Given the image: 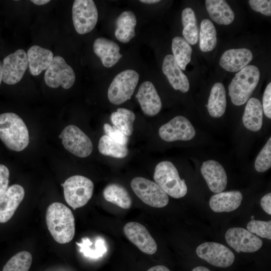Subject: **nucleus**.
Here are the masks:
<instances>
[{"instance_id": "obj_2", "label": "nucleus", "mask_w": 271, "mask_h": 271, "mask_svg": "<svg viewBox=\"0 0 271 271\" xmlns=\"http://www.w3.org/2000/svg\"><path fill=\"white\" fill-rule=\"evenodd\" d=\"M0 139L10 149L20 152L29 143L28 129L17 114L7 112L0 114Z\"/></svg>"}, {"instance_id": "obj_44", "label": "nucleus", "mask_w": 271, "mask_h": 271, "mask_svg": "<svg viewBox=\"0 0 271 271\" xmlns=\"http://www.w3.org/2000/svg\"><path fill=\"white\" fill-rule=\"evenodd\" d=\"M31 2L38 6L45 5L50 2V0H32Z\"/></svg>"}, {"instance_id": "obj_18", "label": "nucleus", "mask_w": 271, "mask_h": 271, "mask_svg": "<svg viewBox=\"0 0 271 271\" xmlns=\"http://www.w3.org/2000/svg\"><path fill=\"white\" fill-rule=\"evenodd\" d=\"M24 196V189L20 185L14 184L8 188L0 197V223H6L12 217Z\"/></svg>"}, {"instance_id": "obj_10", "label": "nucleus", "mask_w": 271, "mask_h": 271, "mask_svg": "<svg viewBox=\"0 0 271 271\" xmlns=\"http://www.w3.org/2000/svg\"><path fill=\"white\" fill-rule=\"evenodd\" d=\"M64 147L72 154L86 158L92 153L93 145L89 138L78 127L69 125L59 136Z\"/></svg>"}, {"instance_id": "obj_40", "label": "nucleus", "mask_w": 271, "mask_h": 271, "mask_svg": "<svg viewBox=\"0 0 271 271\" xmlns=\"http://www.w3.org/2000/svg\"><path fill=\"white\" fill-rule=\"evenodd\" d=\"M262 107L265 115L271 118V83L267 85L264 91Z\"/></svg>"}, {"instance_id": "obj_29", "label": "nucleus", "mask_w": 271, "mask_h": 271, "mask_svg": "<svg viewBox=\"0 0 271 271\" xmlns=\"http://www.w3.org/2000/svg\"><path fill=\"white\" fill-rule=\"evenodd\" d=\"M182 23L184 38L189 44H196L199 39V30L195 14L191 8H186L183 10Z\"/></svg>"}, {"instance_id": "obj_30", "label": "nucleus", "mask_w": 271, "mask_h": 271, "mask_svg": "<svg viewBox=\"0 0 271 271\" xmlns=\"http://www.w3.org/2000/svg\"><path fill=\"white\" fill-rule=\"evenodd\" d=\"M135 119L133 112L125 108H117L110 115V120L114 126L127 137L132 134Z\"/></svg>"}, {"instance_id": "obj_3", "label": "nucleus", "mask_w": 271, "mask_h": 271, "mask_svg": "<svg viewBox=\"0 0 271 271\" xmlns=\"http://www.w3.org/2000/svg\"><path fill=\"white\" fill-rule=\"evenodd\" d=\"M260 71L254 65H247L238 71L228 86L231 102L239 106L246 103L257 86Z\"/></svg>"}, {"instance_id": "obj_48", "label": "nucleus", "mask_w": 271, "mask_h": 271, "mask_svg": "<svg viewBox=\"0 0 271 271\" xmlns=\"http://www.w3.org/2000/svg\"><path fill=\"white\" fill-rule=\"evenodd\" d=\"M3 64L2 63L1 61H0V85L2 82V81L3 80Z\"/></svg>"}, {"instance_id": "obj_5", "label": "nucleus", "mask_w": 271, "mask_h": 271, "mask_svg": "<svg viewBox=\"0 0 271 271\" xmlns=\"http://www.w3.org/2000/svg\"><path fill=\"white\" fill-rule=\"evenodd\" d=\"M61 185L65 201L73 209L85 205L92 197L94 190L92 181L81 175L68 178Z\"/></svg>"}, {"instance_id": "obj_33", "label": "nucleus", "mask_w": 271, "mask_h": 271, "mask_svg": "<svg viewBox=\"0 0 271 271\" xmlns=\"http://www.w3.org/2000/svg\"><path fill=\"white\" fill-rule=\"evenodd\" d=\"M98 148L101 154L115 158H123L128 153L126 146L115 142L106 135L100 138Z\"/></svg>"}, {"instance_id": "obj_36", "label": "nucleus", "mask_w": 271, "mask_h": 271, "mask_svg": "<svg viewBox=\"0 0 271 271\" xmlns=\"http://www.w3.org/2000/svg\"><path fill=\"white\" fill-rule=\"evenodd\" d=\"M271 167V138L260 151L255 161L254 167L258 172H264Z\"/></svg>"}, {"instance_id": "obj_13", "label": "nucleus", "mask_w": 271, "mask_h": 271, "mask_svg": "<svg viewBox=\"0 0 271 271\" xmlns=\"http://www.w3.org/2000/svg\"><path fill=\"white\" fill-rule=\"evenodd\" d=\"M27 55L23 49H18L6 56L3 62V81L14 85L22 79L27 68Z\"/></svg>"}, {"instance_id": "obj_47", "label": "nucleus", "mask_w": 271, "mask_h": 271, "mask_svg": "<svg viewBox=\"0 0 271 271\" xmlns=\"http://www.w3.org/2000/svg\"><path fill=\"white\" fill-rule=\"evenodd\" d=\"M47 271H72V270L68 268L60 267V268L52 269L49 270Z\"/></svg>"}, {"instance_id": "obj_16", "label": "nucleus", "mask_w": 271, "mask_h": 271, "mask_svg": "<svg viewBox=\"0 0 271 271\" xmlns=\"http://www.w3.org/2000/svg\"><path fill=\"white\" fill-rule=\"evenodd\" d=\"M201 173L209 189L213 192H222L227 184V177L223 167L218 162L210 160L204 162Z\"/></svg>"}, {"instance_id": "obj_23", "label": "nucleus", "mask_w": 271, "mask_h": 271, "mask_svg": "<svg viewBox=\"0 0 271 271\" xmlns=\"http://www.w3.org/2000/svg\"><path fill=\"white\" fill-rule=\"evenodd\" d=\"M242 199V194L239 191L221 192L211 196L209 206L215 212H229L238 208Z\"/></svg>"}, {"instance_id": "obj_42", "label": "nucleus", "mask_w": 271, "mask_h": 271, "mask_svg": "<svg viewBox=\"0 0 271 271\" xmlns=\"http://www.w3.org/2000/svg\"><path fill=\"white\" fill-rule=\"evenodd\" d=\"M260 205L263 210L268 214H271V193H269L262 197Z\"/></svg>"}, {"instance_id": "obj_24", "label": "nucleus", "mask_w": 271, "mask_h": 271, "mask_svg": "<svg viewBox=\"0 0 271 271\" xmlns=\"http://www.w3.org/2000/svg\"><path fill=\"white\" fill-rule=\"evenodd\" d=\"M205 6L210 18L215 23L228 25L233 22L234 13L225 1L206 0Z\"/></svg>"}, {"instance_id": "obj_43", "label": "nucleus", "mask_w": 271, "mask_h": 271, "mask_svg": "<svg viewBox=\"0 0 271 271\" xmlns=\"http://www.w3.org/2000/svg\"><path fill=\"white\" fill-rule=\"evenodd\" d=\"M147 271H170L169 268L167 267L162 265H158L152 267L149 269Z\"/></svg>"}, {"instance_id": "obj_34", "label": "nucleus", "mask_w": 271, "mask_h": 271, "mask_svg": "<svg viewBox=\"0 0 271 271\" xmlns=\"http://www.w3.org/2000/svg\"><path fill=\"white\" fill-rule=\"evenodd\" d=\"M76 243L80 247L79 251L85 256L93 259L102 257L107 250L104 240L100 237L96 239L94 246L88 238H83L81 243Z\"/></svg>"}, {"instance_id": "obj_22", "label": "nucleus", "mask_w": 271, "mask_h": 271, "mask_svg": "<svg viewBox=\"0 0 271 271\" xmlns=\"http://www.w3.org/2000/svg\"><path fill=\"white\" fill-rule=\"evenodd\" d=\"M27 55L30 72L33 76L39 75L43 71L46 70L54 58L51 50L38 45L31 46Z\"/></svg>"}, {"instance_id": "obj_20", "label": "nucleus", "mask_w": 271, "mask_h": 271, "mask_svg": "<svg viewBox=\"0 0 271 271\" xmlns=\"http://www.w3.org/2000/svg\"><path fill=\"white\" fill-rule=\"evenodd\" d=\"M162 70L174 89L183 93L189 90L190 85L188 78L182 72L172 55L168 54L165 57Z\"/></svg>"}, {"instance_id": "obj_1", "label": "nucleus", "mask_w": 271, "mask_h": 271, "mask_svg": "<svg viewBox=\"0 0 271 271\" xmlns=\"http://www.w3.org/2000/svg\"><path fill=\"white\" fill-rule=\"evenodd\" d=\"M46 222L54 240L61 244L71 241L75 235V219L71 210L64 204L54 202L47 208Z\"/></svg>"}, {"instance_id": "obj_21", "label": "nucleus", "mask_w": 271, "mask_h": 271, "mask_svg": "<svg viewBox=\"0 0 271 271\" xmlns=\"http://www.w3.org/2000/svg\"><path fill=\"white\" fill-rule=\"evenodd\" d=\"M93 49L103 65L107 68L114 66L122 56L119 52L120 48L117 44L103 37L98 38L94 41Z\"/></svg>"}, {"instance_id": "obj_28", "label": "nucleus", "mask_w": 271, "mask_h": 271, "mask_svg": "<svg viewBox=\"0 0 271 271\" xmlns=\"http://www.w3.org/2000/svg\"><path fill=\"white\" fill-rule=\"evenodd\" d=\"M103 195L106 201L122 209H127L131 206L132 200L128 191L120 184L107 185L103 190Z\"/></svg>"}, {"instance_id": "obj_25", "label": "nucleus", "mask_w": 271, "mask_h": 271, "mask_svg": "<svg viewBox=\"0 0 271 271\" xmlns=\"http://www.w3.org/2000/svg\"><path fill=\"white\" fill-rule=\"evenodd\" d=\"M137 19L134 13L130 11L122 12L115 21V36L120 42L128 43L136 35Z\"/></svg>"}, {"instance_id": "obj_37", "label": "nucleus", "mask_w": 271, "mask_h": 271, "mask_svg": "<svg viewBox=\"0 0 271 271\" xmlns=\"http://www.w3.org/2000/svg\"><path fill=\"white\" fill-rule=\"evenodd\" d=\"M247 230L262 238L271 239V221L251 220L248 222Z\"/></svg>"}, {"instance_id": "obj_26", "label": "nucleus", "mask_w": 271, "mask_h": 271, "mask_svg": "<svg viewBox=\"0 0 271 271\" xmlns=\"http://www.w3.org/2000/svg\"><path fill=\"white\" fill-rule=\"evenodd\" d=\"M262 107L260 101L255 98H249L245 107L242 122L248 129L257 131L262 124Z\"/></svg>"}, {"instance_id": "obj_14", "label": "nucleus", "mask_w": 271, "mask_h": 271, "mask_svg": "<svg viewBox=\"0 0 271 271\" xmlns=\"http://www.w3.org/2000/svg\"><path fill=\"white\" fill-rule=\"evenodd\" d=\"M225 237L228 244L238 253L255 252L262 245L260 238L243 228L228 229Z\"/></svg>"}, {"instance_id": "obj_45", "label": "nucleus", "mask_w": 271, "mask_h": 271, "mask_svg": "<svg viewBox=\"0 0 271 271\" xmlns=\"http://www.w3.org/2000/svg\"><path fill=\"white\" fill-rule=\"evenodd\" d=\"M192 271H211L206 267L199 266L194 268Z\"/></svg>"}, {"instance_id": "obj_46", "label": "nucleus", "mask_w": 271, "mask_h": 271, "mask_svg": "<svg viewBox=\"0 0 271 271\" xmlns=\"http://www.w3.org/2000/svg\"><path fill=\"white\" fill-rule=\"evenodd\" d=\"M140 2L144 4H156V3H159L160 2V1L159 0H141L140 1Z\"/></svg>"}, {"instance_id": "obj_7", "label": "nucleus", "mask_w": 271, "mask_h": 271, "mask_svg": "<svg viewBox=\"0 0 271 271\" xmlns=\"http://www.w3.org/2000/svg\"><path fill=\"white\" fill-rule=\"evenodd\" d=\"M132 190L145 204L155 208H162L169 202L167 193L155 182L137 177L130 182Z\"/></svg>"}, {"instance_id": "obj_8", "label": "nucleus", "mask_w": 271, "mask_h": 271, "mask_svg": "<svg viewBox=\"0 0 271 271\" xmlns=\"http://www.w3.org/2000/svg\"><path fill=\"white\" fill-rule=\"evenodd\" d=\"M74 28L79 34L91 32L98 20V11L92 0H75L72 9Z\"/></svg>"}, {"instance_id": "obj_38", "label": "nucleus", "mask_w": 271, "mask_h": 271, "mask_svg": "<svg viewBox=\"0 0 271 271\" xmlns=\"http://www.w3.org/2000/svg\"><path fill=\"white\" fill-rule=\"evenodd\" d=\"M103 129L106 136L115 142L126 146L128 142V138L120 131L115 126H111L105 123L103 125Z\"/></svg>"}, {"instance_id": "obj_17", "label": "nucleus", "mask_w": 271, "mask_h": 271, "mask_svg": "<svg viewBox=\"0 0 271 271\" xmlns=\"http://www.w3.org/2000/svg\"><path fill=\"white\" fill-rule=\"evenodd\" d=\"M136 97L146 115L155 116L160 111L162 105L161 100L151 82L147 81L142 83Z\"/></svg>"}, {"instance_id": "obj_15", "label": "nucleus", "mask_w": 271, "mask_h": 271, "mask_svg": "<svg viewBox=\"0 0 271 271\" xmlns=\"http://www.w3.org/2000/svg\"><path fill=\"white\" fill-rule=\"evenodd\" d=\"M125 236L143 252L148 254L155 253L157 243L147 228L141 223L130 222L123 228Z\"/></svg>"}, {"instance_id": "obj_27", "label": "nucleus", "mask_w": 271, "mask_h": 271, "mask_svg": "<svg viewBox=\"0 0 271 271\" xmlns=\"http://www.w3.org/2000/svg\"><path fill=\"white\" fill-rule=\"evenodd\" d=\"M210 115L216 118L222 116L226 107V91L223 84L215 83L212 86L207 104Z\"/></svg>"}, {"instance_id": "obj_49", "label": "nucleus", "mask_w": 271, "mask_h": 271, "mask_svg": "<svg viewBox=\"0 0 271 271\" xmlns=\"http://www.w3.org/2000/svg\"><path fill=\"white\" fill-rule=\"evenodd\" d=\"M254 216H251V220H254Z\"/></svg>"}, {"instance_id": "obj_11", "label": "nucleus", "mask_w": 271, "mask_h": 271, "mask_svg": "<svg viewBox=\"0 0 271 271\" xmlns=\"http://www.w3.org/2000/svg\"><path fill=\"white\" fill-rule=\"evenodd\" d=\"M196 251L200 258L217 267H228L235 259L234 254L230 249L214 242L201 244L197 247Z\"/></svg>"}, {"instance_id": "obj_35", "label": "nucleus", "mask_w": 271, "mask_h": 271, "mask_svg": "<svg viewBox=\"0 0 271 271\" xmlns=\"http://www.w3.org/2000/svg\"><path fill=\"white\" fill-rule=\"evenodd\" d=\"M32 262V256L30 252L20 251L8 260L2 271H28Z\"/></svg>"}, {"instance_id": "obj_41", "label": "nucleus", "mask_w": 271, "mask_h": 271, "mask_svg": "<svg viewBox=\"0 0 271 271\" xmlns=\"http://www.w3.org/2000/svg\"><path fill=\"white\" fill-rule=\"evenodd\" d=\"M10 172L5 165L0 164V197L8 188Z\"/></svg>"}, {"instance_id": "obj_39", "label": "nucleus", "mask_w": 271, "mask_h": 271, "mask_svg": "<svg viewBox=\"0 0 271 271\" xmlns=\"http://www.w3.org/2000/svg\"><path fill=\"white\" fill-rule=\"evenodd\" d=\"M248 3L251 9L266 16H271V1L270 0H250Z\"/></svg>"}, {"instance_id": "obj_19", "label": "nucleus", "mask_w": 271, "mask_h": 271, "mask_svg": "<svg viewBox=\"0 0 271 271\" xmlns=\"http://www.w3.org/2000/svg\"><path fill=\"white\" fill-rule=\"evenodd\" d=\"M252 58V52L247 49H231L222 55L219 64L226 71L235 72L248 65Z\"/></svg>"}, {"instance_id": "obj_9", "label": "nucleus", "mask_w": 271, "mask_h": 271, "mask_svg": "<svg viewBox=\"0 0 271 271\" xmlns=\"http://www.w3.org/2000/svg\"><path fill=\"white\" fill-rule=\"evenodd\" d=\"M46 84L50 87L56 88L61 86L68 89L74 84L75 74L72 68L60 56L54 57L46 70L44 75Z\"/></svg>"}, {"instance_id": "obj_32", "label": "nucleus", "mask_w": 271, "mask_h": 271, "mask_svg": "<svg viewBox=\"0 0 271 271\" xmlns=\"http://www.w3.org/2000/svg\"><path fill=\"white\" fill-rule=\"evenodd\" d=\"M199 46L200 50L205 52L213 50L217 44L216 29L208 19H204L200 25Z\"/></svg>"}, {"instance_id": "obj_12", "label": "nucleus", "mask_w": 271, "mask_h": 271, "mask_svg": "<svg viewBox=\"0 0 271 271\" xmlns=\"http://www.w3.org/2000/svg\"><path fill=\"white\" fill-rule=\"evenodd\" d=\"M160 138L165 141H190L195 137L196 131L185 117L177 116L162 125L159 129Z\"/></svg>"}, {"instance_id": "obj_4", "label": "nucleus", "mask_w": 271, "mask_h": 271, "mask_svg": "<svg viewBox=\"0 0 271 271\" xmlns=\"http://www.w3.org/2000/svg\"><path fill=\"white\" fill-rule=\"evenodd\" d=\"M154 179L167 195L174 198H182L187 193L185 180L180 178L178 170L171 162L162 161L156 166Z\"/></svg>"}, {"instance_id": "obj_31", "label": "nucleus", "mask_w": 271, "mask_h": 271, "mask_svg": "<svg viewBox=\"0 0 271 271\" xmlns=\"http://www.w3.org/2000/svg\"><path fill=\"white\" fill-rule=\"evenodd\" d=\"M172 50L178 66L181 70H185L187 65L191 61L192 47L184 38L177 36L172 40Z\"/></svg>"}, {"instance_id": "obj_6", "label": "nucleus", "mask_w": 271, "mask_h": 271, "mask_svg": "<svg viewBox=\"0 0 271 271\" xmlns=\"http://www.w3.org/2000/svg\"><path fill=\"white\" fill-rule=\"evenodd\" d=\"M138 72L127 69L118 73L113 79L107 91L109 101L115 105L121 104L129 100L138 83Z\"/></svg>"}]
</instances>
